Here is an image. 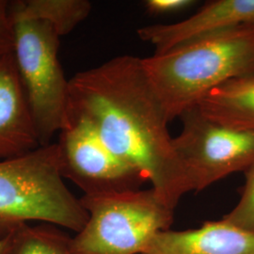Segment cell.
Instances as JSON below:
<instances>
[{
  "label": "cell",
  "mask_w": 254,
  "mask_h": 254,
  "mask_svg": "<svg viewBox=\"0 0 254 254\" xmlns=\"http://www.w3.org/2000/svg\"><path fill=\"white\" fill-rule=\"evenodd\" d=\"M13 55L0 59V160L41 147Z\"/></svg>",
  "instance_id": "9c48e42d"
},
{
  "label": "cell",
  "mask_w": 254,
  "mask_h": 254,
  "mask_svg": "<svg viewBox=\"0 0 254 254\" xmlns=\"http://www.w3.org/2000/svg\"><path fill=\"white\" fill-rule=\"evenodd\" d=\"M245 26H254V0H215L180 22L140 27L137 35L159 54L200 37Z\"/></svg>",
  "instance_id": "ba28073f"
},
{
  "label": "cell",
  "mask_w": 254,
  "mask_h": 254,
  "mask_svg": "<svg viewBox=\"0 0 254 254\" xmlns=\"http://www.w3.org/2000/svg\"><path fill=\"white\" fill-rule=\"evenodd\" d=\"M14 46L13 20L11 18L9 1L0 0V59L11 54Z\"/></svg>",
  "instance_id": "9a60e30c"
},
{
  "label": "cell",
  "mask_w": 254,
  "mask_h": 254,
  "mask_svg": "<svg viewBox=\"0 0 254 254\" xmlns=\"http://www.w3.org/2000/svg\"><path fill=\"white\" fill-rule=\"evenodd\" d=\"M196 2L192 0H147L144 7L151 14H168L189 9Z\"/></svg>",
  "instance_id": "2e32d148"
},
{
  "label": "cell",
  "mask_w": 254,
  "mask_h": 254,
  "mask_svg": "<svg viewBox=\"0 0 254 254\" xmlns=\"http://www.w3.org/2000/svg\"><path fill=\"white\" fill-rule=\"evenodd\" d=\"M88 0H18L10 1L14 19L40 20L48 23L59 36L68 35L91 13Z\"/></svg>",
  "instance_id": "7c38bea8"
},
{
  "label": "cell",
  "mask_w": 254,
  "mask_h": 254,
  "mask_svg": "<svg viewBox=\"0 0 254 254\" xmlns=\"http://www.w3.org/2000/svg\"><path fill=\"white\" fill-rule=\"evenodd\" d=\"M12 20L19 77L41 145H48L70 122L69 79L59 60L61 37L44 21Z\"/></svg>",
  "instance_id": "5b68a950"
},
{
  "label": "cell",
  "mask_w": 254,
  "mask_h": 254,
  "mask_svg": "<svg viewBox=\"0 0 254 254\" xmlns=\"http://www.w3.org/2000/svg\"><path fill=\"white\" fill-rule=\"evenodd\" d=\"M198 107L205 117L220 126L254 132V74L215 88Z\"/></svg>",
  "instance_id": "8fae6325"
},
{
  "label": "cell",
  "mask_w": 254,
  "mask_h": 254,
  "mask_svg": "<svg viewBox=\"0 0 254 254\" xmlns=\"http://www.w3.org/2000/svg\"><path fill=\"white\" fill-rule=\"evenodd\" d=\"M11 243V235L4 238H0V254H8Z\"/></svg>",
  "instance_id": "e0dca14e"
},
{
  "label": "cell",
  "mask_w": 254,
  "mask_h": 254,
  "mask_svg": "<svg viewBox=\"0 0 254 254\" xmlns=\"http://www.w3.org/2000/svg\"><path fill=\"white\" fill-rule=\"evenodd\" d=\"M71 238L52 224H27L11 235L8 254H75Z\"/></svg>",
  "instance_id": "4fadbf2b"
},
{
  "label": "cell",
  "mask_w": 254,
  "mask_h": 254,
  "mask_svg": "<svg viewBox=\"0 0 254 254\" xmlns=\"http://www.w3.org/2000/svg\"><path fill=\"white\" fill-rule=\"evenodd\" d=\"M57 144L64 180L73 182L84 195L136 190L147 182L135 167L114 154L84 119H70Z\"/></svg>",
  "instance_id": "52a82bcc"
},
{
  "label": "cell",
  "mask_w": 254,
  "mask_h": 254,
  "mask_svg": "<svg viewBox=\"0 0 254 254\" xmlns=\"http://www.w3.org/2000/svg\"><path fill=\"white\" fill-rule=\"evenodd\" d=\"M141 254H254V233L221 219L158 233Z\"/></svg>",
  "instance_id": "30bf717a"
},
{
  "label": "cell",
  "mask_w": 254,
  "mask_h": 254,
  "mask_svg": "<svg viewBox=\"0 0 254 254\" xmlns=\"http://www.w3.org/2000/svg\"><path fill=\"white\" fill-rule=\"evenodd\" d=\"M173 147L190 191L200 192L232 173L254 166V132L231 129L205 117L198 106L181 116Z\"/></svg>",
  "instance_id": "8992f818"
},
{
  "label": "cell",
  "mask_w": 254,
  "mask_h": 254,
  "mask_svg": "<svg viewBox=\"0 0 254 254\" xmlns=\"http://www.w3.org/2000/svg\"><path fill=\"white\" fill-rule=\"evenodd\" d=\"M89 215L67 188L57 143L0 160V238L32 223L80 232Z\"/></svg>",
  "instance_id": "3957f363"
},
{
  "label": "cell",
  "mask_w": 254,
  "mask_h": 254,
  "mask_svg": "<svg viewBox=\"0 0 254 254\" xmlns=\"http://www.w3.org/2000/svg\"><path fill=\"white\" fill-rule=\"evenodd\" d=\"M141 62L171 122L218 86L254 75V26L200 37Z\"/></svg>",
  "instance_id": "7a4b0ae2"
},
{
  "label": "cell",
  "mask_w": 254,
  "mask_h": 254,
  "mask_svg": "<svg viewBox=\"0 0 254 254\" xmlns=\"http://www.w3.org/2000/svg\"><path fill=\"white\" fill-rule=\"evenodd\" d=\"M80 201L89 218L71 238L75 254H141L174 218L152 188L83 195Z\"/></svg>",
  "instance_id": "277c9868"
},
{
  "label": "cell",
  "mask_w": 254,
  "mask_h": 254,
  "mask_svg": "<svg viewBox=\"0 0 254 254\" xmlns=\"http://www.w3.org/2000/svg\"><path fill=\"white\" fill-rule=\"evenodd\" d=\"M69 116L89 122L109 149L138 170L175 210L190 192L163 105L140 58L119 56L69 79Z\"/></svg>",
  "instance_id": "6da1fadb"
},
{
  "label": "cell",
  "mask_w": 254,
  "mask_h": 254,
  "mask_svg": "<svg viewBox=\"0 0 254 254\" xmlns=\"http://www.w3.org/2000/svg\"><path fill=\"white\" fill-rule=\"evenodd\" d=\"M246 183L241 198L223 220L254 233V166L246 172Z\"/></svg>",
  "instance_id": "5bb4252c"
}]
</instances>
